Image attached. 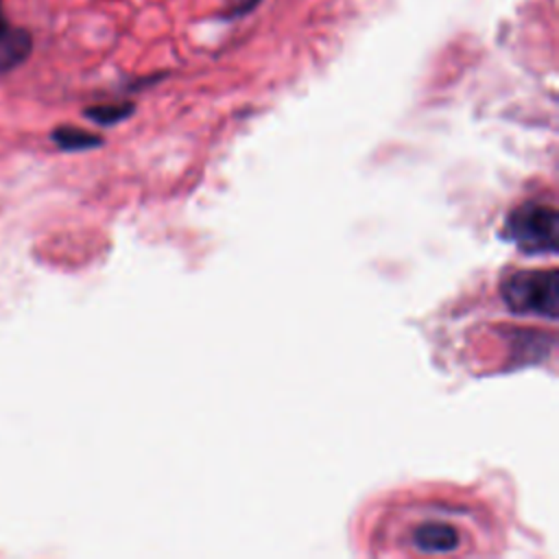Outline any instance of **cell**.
<instances>
[{"label": "cell", "mask_w": 559, "mask_h": 559, "mask_svg": "<svg viewBox=\"0 0 559 559\" xmlns=\"http://www.w3.org/2000/svg\"><path fill=\"white\" fill-rule=\"evenodd\" d=\"M131 109H133L131 105H98V107L87 109L85 116L98 124H114V122L127 118L131 114Z\"/></svg>", "instance_id": "8992f818"}, {"label": "cell", "mask_w": 559, "mask_h": 559, "mask_svg": "<svg viewBox=\"0 0 559 559\" xmlns=\"http://www.w3.org/2000/svg\"><path fill=\"white\" fill-rule=\"evenodd\" d=\"M7 31H9V22H7V15H4L2 2H0V37H2Z\"/></svg>", "instance_id": "ba28073f"}, {"label": "cell", "mask_w": 559, "mask_h": 559, "mask_svg": "<svg viewBox=\"0 0 559 559\" xmlns=\"http://www.w3.org/2000/svg\"><path fill=\"white\" fill-rule=\"evenodd\" d=\"M260 2H262V0H234V2H231V7H229V11H227L225 15H227V17H240V15H247V13H251Z\"/></svg>", "instance_id": "52a82bcc"}, {"label": "cell", "mask_w": 559, "mask_h": 559, "mask_svg": "<svg viewBox=\"0 0 559 559\" xmlns=\"http://www.w3.org/2000/svg\"><path fill=\"white\" fill-rule=\"evenodd\" d=\"M408 544L424 555H450L463 544V531L454 520L432 515L415 522L408 533Z\"/></svg>", "instance_id": "3957f363"}, {"label": "cell", "mask_w": 559, "mask_h": 559, "mask_svg": "<svg viewBox=\"0 0 559 559\" xmlns=\"http://www.w3.org/2000/svg\"><path fill=\"white\" fill-rule=\"evenodd\" d=\"M504 227L507 238L526 253H552L557 249L559 216L552 205L528 201L509 214Z\"/></svg>", "instance_id": "7a4b0ae2"}, {"label": "cell", "mask_w": 559, "mask_h": 559, "mask_svg": "<svg viewBox=\"0 0 559 559\" xmlns=\"http://www.w3.org/2000/svg\"><path fill=\"white\" fill-rule=\"evenodd\" d=\"M31 52V35L24 28H11L0 37V72L13 70Z\"/></svg>", "instance_id": "277c9868"}, {"label": "cell", "mask_w": 559, "mask_h": 559, "mask_svg": "<svg viewBox=\"0 0 559 559\" xmlns=\"http://www.w3.org/2000/svg\"><path fill=\"white\" fill-rule=\"evenodd\" d=\"M52 140L63 151H83L100 144V138L76 127H59L52 131Z\"/></svg>", "instance_id": "5b68a950"}, {"label": "cell", "mask_w": 559, "mask_h": 559, "mask_svg": "<svg viewBox=\"0 0 559 559\" xmlns=\"http://www.w3.org/2000/svg\"><path fill=\"white\" fill-rule=\"evenodd\" d=\"M502 299L518 314L555 319L559 312V284L555 271H520L502 282Z\"/></svg>", "instance_id": "6da1fadb"}]
</instances>
